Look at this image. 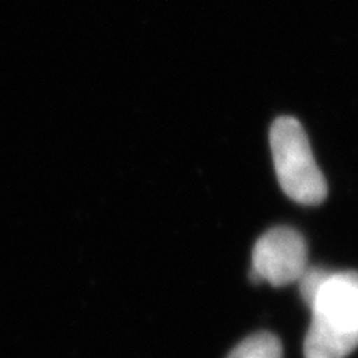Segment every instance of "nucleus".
<instances>
[{
  "mask_svg": "<svg viewBox=\"0 0 358 358\" xmlns=\"http://www.w3.org/2000/svg\"><path fill=\"white\" fill-rule=\"evenodd\" d=\"M330 272L320 267H307L301 279H299V289H301L302 301L306 302V306H310L315 294L319 292L320 285L324 284Z\"/></svg>",
  "mask_w": 358,
  "mask_h": 358,
  "instance_id": "39448f33",
  "label": "nucleus"
},
{
  "mask_svg": "<svg viewBox=\"0 0 358 358\" xmlns=\"http://www.w3.org/2000/svg\"><path fill=\"white\" fill-rule=\"evenodd\" d=\"M308 308L306 358H347L358 347V272H330Z\"/></svg>",
  "mask_w": 358,
  "mask_h": 358,
  "instance_id": "f257e3e1",
  "label": "nucleus"
},
{
  "mask_svg": "<svg viewBox=\"0 0 358 358\" xmlns=\"http://www.w3.org/2000/svg\"><path fill=\"white\" fill-rule=\"evenodd\" d=\"M268 140L282 191L303 206L324 203L329 187L302 124L290 116H280L272 124Z\"/></svg>",
  "mask_w": 358,
  "mask_h": 358,
  "instance_id": "f03ea898",
  "label": "nucleus"
},
{
  "mask_svg": "<svg viewBox=\"0 0 358 358\" xmlns=\"http://www.w3.org/2000/svg\"><path fill=\"white\" fill-rule=\"evenodd\" d=\"M307 267V243L301 232L292 227H274L254 245L249 279L254 284L267 282L274 287H285L299 282Z\"/></svg>",
  "mask_w": 358,
  "mask_h": 358,
  "instance_id": "7ed1b4c3",
  "label": "nucleus"
},
{
  "mask_svg": "<svg viewBox=\"0 0 358 358\" xmlns=\"http://www.w3.org/2000/svg\"><path fill=\"white\" fill-rule=\"evenodd\" d=\"M284 350H282L280 340L271 332H257L250 335L232 352L227 358H282Z\"/></svg>",
  "mask_w": 358,
  "mask_h": 358,
  "instance_id": "20e7f679",
  "label": "nucleus"
}]
</instances>
